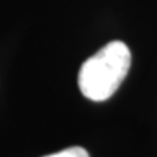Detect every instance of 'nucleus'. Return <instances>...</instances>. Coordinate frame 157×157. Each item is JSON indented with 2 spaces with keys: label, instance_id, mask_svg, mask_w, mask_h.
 <instances>
[{
  "label": "nucleus",
  "instance_id": "f257e3e1",
  "mask_svg": "<svg viewBox=\"0 0 157 157\" xmlns=\"http://www.w3.org/2000/svg\"><path fill=\"white\" fill-rule=\"evenodd\" d=\"M129 66V48L122 41H111L82 64L77 78L80 92L90 101H106L124 82Z\"/></svg>",
  "mask_w": 157,
  "mask_h": 157
},
{
  "label": "nucleus",
  "instance_id": "f03ea898",
  "mask_svg": "<svg viewBox=\"0 0 157 157\" xmlns=\"http://www.w3.org/2000/svg\"><path fill=\"white\" fill-rule=\"evenodd\" d=\"M44 157H89V153L84 150L83 147H68L63 151L54 153V154H48Z\"/></svg>",
  "mask_w": 157,
  "mask_h": 157
}]
</instances>
